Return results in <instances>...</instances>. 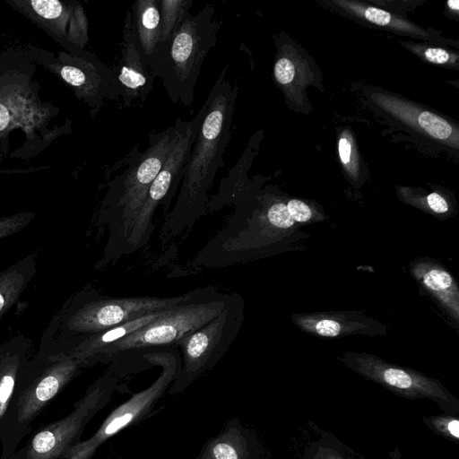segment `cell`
<instances>
[{
    "instance_id": "cell-1",
    "label": "cell",
    "mask_w": 459,
    "mask_h": 459,
    "mask_svg": "<svg viewBox=\"0 0 459 459\" xmlns=\"http://www.w3.org/2000/svg\"><path fill=\"white\" fill-rule=\"evenodd\" d=\"M229 65L219 74L201 108L196 138L184 168L176 204L168 213L163 238L178 235L206 211L207 192L224 166L223 154L233 133L238 87L227 77Z\"/></svg>"
},
{
    "instance_id": "cell-2",
    "label": "cell",
    "mask_w": 459,
    "mask_h": 459,
    "mask_svg": "<svg viewBox=\"0 0 459 459\" xmlns=\"http://www.w3.org/2000/svg\"><path fill=\"white\" fill-rule=\"evenodd\" d=\"M185 297H109L93 289L71 296L42 335L38 354L68 353L86 338L138 316L176 306Z\"/></svg>"
},
{
    "instance_id": "cell-3",
    "label": "cell",
    "mask_w": 459,
    "mask_h": 459,
    "mask_svg": "<svg viewBox=\"0 0 459 459\" xmlns=\"http://www.w3.org/2000/svg\"><path fill=\"white\" fill-rule=\"evenodd\" d=\"M233 295L221 292L213 286L188 290L179 303L163 315L97 351L84 362L83 368L117 360L135 366L145 353L176 349L185 337L217 316Z\"/></svg>"
},
{
    "instance_id": "cell-4",
    "label": "cell",
    "mask_w": 459,
    "mask_h": 459,
    "mask_svg": "<svg viewBox=\"0 0 459 459\" xmlns=\"http://www.w3.org/2000/svg\"><path fill=\"white\" fill-rule=\"evenodd\" d=\"M82 369L68 353L36 354L17 382L0 429L1 459H8L32 430L33 420Z\"/></svg>"
},
{
    "instance_id": "cell-5",
    "label": "cell",
    "mask_w": 459,
    "mask_h": 459,
    "mask_svg": "<svg viewBox=\"0 0 459 459\" xmlns=\"http://www.w3.org/2000/svg\"><path fill=\"white\" fill-rule=\"evenodd\" d=\"M178 138L174 125L157 134H149V146L143 152L136 145L122 160L126 170L109 180L102 201L99 220L109 226V238L105 247L109 260L122 235L143 202L146 192L161 169Z\"/></svg>"
},
{
    "instance_id": "cell-6",
    "label": "cell",
    "mask_w": 459,
    "mask_h": 459,
    "mask_svg": "<svg viewBox=\"0 0 459 459\" xmlns=\"http://www.w3.org/2000/svg\"><path fill=\"white\" fill-rule=\"evenodd\" d=\"M214 13L211 4L195 15L186 12L168 44L159 78L174 104L188 107L194 100L204 61L218 41L221 23Z\"/></svg>"
},
{
    "instance_id": "cell-7",
    "label": "cell",
    "mask_w": 459,
    "mask_h": 459,
    "mask_svg": "<svg viewBox=\"0 0 459 459\" xmlns=\"http://www.w3.org/2000/svg\"><path fill=\"white\" fill-rule=\"evenodd\" d=\"M128 373L120 363H110L68 414L42 427L8 459H62L68 448L82 441L87 424L109 403L120 380Z\"/></svg>"
},
{
    "instance_id": "cell-8",
    "label": "cell",
    "mask_w": 459,
    "mask_h": 459,
    "mask_svg": "<svg viewBox=\"0 0 459 459\" xmlns=\"http://www.w3.org/2000/svg\"><path fill=\"white\" fill-rule=\"evenodd\" d=\"M201 117L200 109L191 121H183L181 118L176 120L177 141L126 228L111 259L129 255L142 247L152 234V217L158 206L163 204L165 212L169 209L183 178L184 168L196 138Z\"/></svg>"
},
{
    "instance_id": "cell-9",
    "label": "cell",
    "mask_w": 459,
    "mask_h": 459,
    "mask_svg": "<svg viewBox=\"0 0 459 459\" xmlns=\"http://www.w3.org/2000/svg\"><path fill=\"white\" fill-rule=\"evenodd\" d=\"M150 366H160L159 377L147 388L133 394L106 417L95 433L66 450L62 459H91L98 448L119 431L146 420L168 393L180 368L178 349L151 351L142 356Z\"/></svg>"
},
{
    "instance_id": "cell-10",
    "label": "cell",
    "mask_w": 459,
    "mask_h": 459,
    "mask_svg": "<svg viewBox=\"0 0 459 459\" xmlns=\"http://www.w3.org/2000/svg\"><path fill=\"white\" fill-rule=\"evenodd\" d=\"M244 320V302L234 293L228 306L213 319L182 341L180 368L168 394H179L211 370L226 354L237 337Z\"/></svg>"
},
{
    "instance_id": "cell-11",
    "label": "cell",
    "mask_w": 459,
    "mask_h": 459,
    "mask_svg": "<svg viewBox=\"0 0 459 459\" xmlns=\"http://www.w3.org/2000/svg\"><path fill=\"white\" fill-rule=\"evenodd\" d=\"M112 71L116 99L123 108H129L136 100L144 101L153 89L154 77L143 61L129 10L124 21L120 58Z\"/></svg>"
},
{
    "instance_id": "cell-12",
    "label": "cell",
    "mask_w": 459,
    "mask_h": 459,
    "mask_svg": "<svg viewBox=\"0 0 459 459\" xmlns=\"http://www.w3.org/2000/svg\"><path fill=\"white\" fill-rule=\"evenodd\" d=\"M291 321L301 331L325 338L351 334L373 336L385 334L387 332L382 323L354 311L294 314Z\"/></svg>"
},
{
    "instance_id": "cell-13",
    "label": "cell",
    "mask_w": 459,
    "mask_h": 459,
    "mask_svg": "<svg viewBox=\"0 0 459 459\" xmlns=\"http://www.w3.org/2000/svg\"><path fill=\"white\" fill-rule=\"evenodd\" d=\"M374 100L394 117L423 135L458 147L457 130L440 116L390 96L377 95Z\"/></svg>"
},
{
    "instance_id": "cell-14",
    "label": "cell",
    "mask_w": 459,
    "mask_h": 459,
    "mask_svg": "<svg viewBox=\"0 0 459 459\" xmlns=\"http://www.w3.org/2000/svg\"><path fill=\"white\" fill-rule=\"evenodd\" d=\"M410 272L446 315L458 325L459 289L453 275L432 259H419L411 263Z\"/></svg>"
},
{
    "instance_id": "cell-15",
    "label": "cell",
    "mask_w": 459,
    "mask_h": 459,
    "mask_svg": "<svg viewBox=\"0 0 459 459\" xmlns=\"http://www.w3.org/2000/svg\"><path fill=\"white\" fill-rule=\"evenodd\" d=\"M131 13L143 61L153 77H158L161 27L159 0H136Z\"/></svg>"
},
{
    "instance_id": "cell-16",
    "label": "cell",
    "mask_w": 459,
    "mask_h": 459,
    "mask_svg": "<svg viewBox=\"0 0 459 459\" xmlns=\"http://www.w3.org/2000/svg\"><path fill=\"white\" fill-rule=\"evenodd\" d=\"M30 347L31 341L22 333L0 343V429Z\"/></svg>"
},
{
    "instance_id": "cell-17",
    "label": "cell",
    "mask_w": 459,
    "mask_h": 459,
    "mask_svg": "<svg viewBox=\"0 0 459 459\" xmlns=\"http://www.w3.org/2000/svg\"><path fill=\"white\" fill-rule=\"evenodd\" d=\"M37 272V257L30 254L0 272V319L17 302Z\"/></svg>"
},
{
    "instance_id": "cell-18",
    "label": "cell",
    "mask_w": 459,
    "mask_h": 459,
    "mask_svg": "<svg viewBox=\"0 0 459 459\" xmlns=\"http://www.w3.org/2000/svg\"><path fill=\"white\" fill-rule=\"evenodd\" d=\"M196 459H247L245 429L237 418L230 420L219 434L204 445Z\"/></svg>"
},
{
    "instance_id": "cell-19",
    "label": "cell",
    "mask_w": 459,
    "mask_h": 459,
    "mask_svg": "<svg viewBox=\"0 0 459 459\" xmlns=\"http://www.w3.org/2000/svg\"><path fill=\"white\" fill-rule=\"evenodd\" d=\"M341 8L355 16L359 17L376 26L387 28L402 33L428 37V33L414 24L404 21L388 12L372 7L365 6L355 2L340 1L335 2Z\"/></svg>"
},
{
    "instance_id": "cell-20",
    "label": "cell",
    "mask_w": 459,
    "mask_h": 459,
    "mask_svg": "<svg viewBox=\"0 0 459 459\" xmlns=\"http://www.w3.org/2000/svg\"><path fill=\"white\" fill-rule=\"evenodd\" d=\"M192 0H159L160 13V46L159 51V75L168 44L178 27L184 14L188 12Z\"/></svg>"
},
{
    "instance_id": "cell-21",
    "label": "cell",
    "mask_w": 459,
    "mask_h": 459,
    "mask_svg": "<svg viewBox=\"0 0 459 459\" xmlns=\"http://www.w3.org/2000/svg\"><path fill=\"white\" fill-rule=\"evenodd\" d=\"M34 217L35 214L31 212H21L0 218V239L23 230Z\"/></svg>"
},
{
    "instance_id": "cell-22",
    "label": "cell",
    "mask_w": 459,
    "mask_h": 459,
    "mask_svg": "<svg viewBox=\"0 0 459 459\" xmlns=\"http://www.w3.org/2000/svg\"><path fill=\"white\" fill-rule=\"evenodd\" d=\"M383 366L385 367L382 368L381 372L379 371V373H381L383 380L385 383L401 389L411 387L413 379L408 372L395 367H390L388 365Z\"/></svg>"
},
{
    "instance_id": "cell-23",
    "label": "cell",
    "mask_w": 459,
    "mask_h": 459,
    "mask_svg": "<svg viewBox=\"0 0 459 459\" xmlns=\"http://www.w3.org/2000/svg\"><path fill=\"white\" fill-rule=\"evenodd\" d=\"M286 207L296 223H307L316 219L312 208L301 200L291 199L288 201Z\"/></svg>"
},
{
    "instance_id": "cell-24",
    "label": "cell",
    "mask_w": 459,
    "mask_h": 459,
    "mask_svg": "<svg viewBox=\"0 0 459 459\" xmlns=\"http://www.w3.org/2000/svg\"><path fill=\"white\" fill-rule=\"evenodd\" d=\"M273 75L279 84L282 86L290 84L295 75L293 62L287 56L277 58L273 67Z\"/></svg>"
},
{
    "instance_id": "cell-25",
    "label": "cell",
    "mask_w": 459,
    "mask_h": 459,
    "mask_svg": "<svg viewBox=\"0 0 459 459\" xmlns=\"http://www.w3.org/2000/svg\"><path fill=\"white\" fill-rule=\"evenodd\" d=\"M32 9L45 19L57 18L62 11V4L57 0H34L30 2Z\"/></svg>"
},
{
    "instance_id": "cell-26",
    "label": "cell",
    "mask_w": 459,
    "mask_h": 459,
    "mask_svg": "<svg viewBox=\"0 0 459 459\" xmlns=\"http://www.w3.org/2000/svg\"><path fill=\"white\" fill-rule=\"evenodd\" d=\"M338 152L342 165L351 173V175L356 176L357 167L352 156V145L349 138L345 135H342L339 139Z\"/></svg>"
},
{
    "instance_id": "cell-27",
    "label": "cell",
    "mask_w": 459,
    "mask_h": 459,
    "mask_svg": "<svg viewBox=\"0 0 459 459\" xmlns=\"http://www.w3.org/2000/svg\"><path fill=\"white\" fill-rule=\"evenodd\" d=\"M420 204L426 205V211L435 214H446L450 211L446 199L436 192L428 195L424 200L420 201Z\"/></svg>"
},
{
    "instance_id": "cell-28",
    "label": "cell",
    "mask_w": 459,
    "mask_h": 459,
    "mask_svg": "<svg viewBox=\"0 0 459 459\" xmlns=\"http://www.w3.org/2000/svg\"><path fill=\"white\" fill-rule=\"evenodd\" d=\"M425 59L437 65H445L450 62L451 55L443 48H427L423 51Z\"/></svg>"
},
{
    "instance_id": "cell-29",
    "label": "cell",
    "mask_w": 459,
    "mask_h": 459,
    "mask_svg": "<svg viewBox=\"0 0 459 459\" xmlns=\"http://www.w3.org/2000/svg\"><path fill=\"white\" fill-rule=\"evenodd\" d=\"M449 432L455 436V437H459V421L455 420L449 422L448 424Z\"/></svg>"
},
{
    "instance_id": "cell-30",
    "label": "cell",
    "mask_w": 459,
    "mask_h": 459,
    "mask_svg": "<svg viewBox=\"0 0 459 459\" xmlns=\"http://www.w3.org/2000/svg\"><path fill=\"white\" fill-rule=\"evenodd\" d=\"M447 4L450 9L457 11L459 9L458 0H449L447 1Z\"/></svg>"
}]
</instances>
